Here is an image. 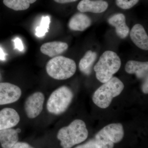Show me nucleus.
Instances as JSON below:
<instances>
[{
	"mask_svg": "<svg viewBox=\"0 0 148 148\" xmlns=\"http://www.w3.org/2000/svg\"><path fill=\"white\" fill-rule=\"evenodd\" d=\"M21 88L8 82L0 83V106L15 103L21 97Z\"/></svg>",
	"mask_w": 148,
	"mask_h": 148,
	"instance_id": "nucleus-8",
	"label": "nucleus"
},
{
	"mask_svg": "<svg viewBox=\"0 0 148 148\" xmlns=\"http://www.w3.org/2000/svg\"><path fill=\"white\" fill-rule=\"evenodd\" d=\"M123 126L121 123L108 125L95 135V137L107 145L113 147L114 144L119 143L124 137Z\"/></svg>",
	"mask_w": 148,
	"mask_h": 148,
	"instance_id": "nucleus-6",
	"label": "nucleus"
},
{
	"mask_svg": "<svg viewBox=\"0 0 148 148\" xmlns=\"http://www.w3.org/2000/svg\"><path fill=\"white\" fill-rule=\"evenodd\" d=\"M139 1V0H116V3L117 6L124 10L132 8Z\"/></svg>",
	"mask_w": 148,
	"mask_h": 148,
	"instance_id": "nucleus-20",
	"label": "nucleus"
},
{
	"mask_svg": "<svg viewBox=\"0 0 148 148\" xmlns=\"http://www.w3.org/2000/svg\"><path fill=\"white\" fill-rule=\"evenodd\" d=\"M50 23V18L49 16H43L40 26L36 29V36L40 38L44 36L49 30Z\"/></svg>",
	"mask_w": 148,
	"mask_h": 148,
	"instance_id": "nucleus-19",
	"label": "nucleus"
},
{
	"mask_svg": "<svg viewBox=\"0 0 148 148\" xmlns=\"http://www.w3.org/2000/svg\"><path fill=\"white\" fill-rule=\"evenodd\" d=\"M108 22L110 25L115 28L116 35L121 38H125L129 34V28L126 24L125 16L123 14H114L109 18Z\"/></svg>",
	"mask_w": 148,
	"mask_h": 148,
	"instance_id": "nucleus-12",
	"label": "nucleus"
},
{
	"mask_svg": "<svg viewBox=\"0 0 148 148\" xmlns=\"http://www.w3.org/2000/svg\"><path fill=\"white\" fill-rule=\"evenodd\" d=\"M130 37L132 42L139 48L148 50V36L144 27L140 24L134 25L130 32Z\"/></svg>",
	"mask_w": 148,
	"mask_h": 148,
	"instance_id": "nucleus-11",
	"label": "nucleus"
},
{
	"mask_svg": "<svg viewBox=\"0 0 148 148\" xmlns=\"http://www.w3.org/2000/svg\"><path fill=\"white\" fill-rule=\"evenodd\" d=\"M121 64L120 58L115 52L105 51L94 67L97 79L103 83L108 81L119 71Z\"/></svg>",
	"mask_w": 148,
	"mask_h": 148,
	"instance_id": "nucleus-3",
	"label": "nucleus"
},
{
	"mask_svg": "<svg viewBox=\"0 0 148 148\" xmlns=\"http://www.w3.org/2000/svg\"><path fill=\"white\" fill-rule=\"evenodd\" d=\"M5 54L1 47H0V60L4 61L5 60Z\"/></svg>",
	"mask_w": 148,
	"mask_h": 148,
	"instance_id": "nucleus-26",
	"label": "nucleus"
},
{
	"mask_svg": "<svg viewBox=\"0 0 148 148\" xmlns=\"http://www.w3.org/2000/svg\"><path fill=\"white\" fill-rule=\"evenodd\" d=\"M71 88L66 86H61L52 92L47 103L48 112L53 114H61L65 112L73 98Z\"/></svg>",
	"mask_w": 148,
	"mask_h": 148,
	"instance_id": "nucleus-5",
	"label": "nucleus"
},
{
	"mask_svg": "<svg viewBox=\"0 0 148 148\" xmlns=\"http://www.w3.org/2000/svg\"><path fill=\"white\" fill-rule=\"evenodd\" d=\"M14 44V48L20 51L24 50V47L22 41L19 38H16L13 40Z\"/></svg>",
	"mask_w": 148,
	"mask_h": 148,
	"instance_id": "nucleus-22",
	"label": "nucleus"
},
{
	"mask_svg": "<svg viewBox=\"0 0 148 148\" xmlns=\"http://www.w3.org/2000/svg\"><path fill=\"white\" fill-rule=\"evenodd\" d=\"M148 78L145 79V81L143 82L142 86V90H143V92L145 94L148 93Z\"/></svg>",
	"mask_w": 148,
	"mask_h": 148,
	"instance_id": "nucleus-24",
	"label": "nucleus"
},
{
	"mask_svg": "<svg viewBox=\"0 0 148 148\" xmlns=\"http://www.w3.org/2000/svg\"><path fill=\"white\" fill-rule=\"evenodd\" d=\"M75 148H99L94 140H90L83 145L76 147Z\"/></svg>",
	"mask_w": 148,
	"mask_h": 148,
	"instance_id": "nucleus-21",
	"label": "nucleus"
},
{
	"mask_svg": "<svg viewBox=\"0 0 148 148\" xmlns=\"http://www.w3.org/2000/svg\"><path fill=\"white\" fill-rule=\"evenodd\" d=\"M37 0H3L4 4L8 8L15 11L26 10L31 4L34 3Z\"/></svg>",
	"mask_w": 148,
	"mask_h": 148,
	"instance_id": "nucleus-18",
	"label": "nucleus"
},
{
	"mask_svg": "<svg viewBox=\"0 0 148 148\" xmlns=\"http://www.w3.org/2000/svg\"><path fill=\"white\" fill-rule=\"evenodd\" d=\"M46 70L48 75L52 78L65 80L73 75L76 71L77 66L73 59L63 56H57L47 62Z\"/></svg>",
	"mask_w": 148,
	"mask_h": 148,
	"instance_id": "nucleus-4",
	"label": "nucleus"
},
{
	"mask_svg": "<svg viewBox=\"0 0 148 148\" xmlns=\"http://www.w3.org/2000/svg\"><path fill=\"white\" fill-rule=\"evenodd\" d=\"M91 24V19L89 16L82 12H78L70 18L69 27L72 31L82 32L90 27Z\"/></svg>",
	"mask_w": 148,
	"mask_h": 148,
	"instance_id": "nucleus-14",
	"label": "nucleus"
},
{
	"mask_svg": "<svg viewBox=\"0 0 148 148\" xmlns=\"http://www.w3.org/2000/svg\"><path fill=\"white\" fill-rule=\"evenodd\" d=\"M97 58V53L96 52L88 50L79 63L80 71L86 75H90L92 71V68L93 64Z\"/></svg>",
	"mask_w": 148,
	"mask_h": 148,
	"instance_id": "nucleus-17",
	"label": "nucleus"
},
{
	"mask_svg": "<svg viewBox=\"0 0 148 148\" xmlns=\"http://www.w3.org/2000/svg\"><path fill=\"white\" fill-rule=\"evenodd\" d=\"M108 7V3L103 0H82L77 6L81 12H90L101 13Z\"/></svg>",
	"mask_w": 148,
	"mask_h": 148,
	"instance_id": "nucleus-10",
	"label": "nucleus"
},
{
	"mask_svg": "<svg viewBox=\"0 0 148 148\" xmlns=\"http://www.w3.org/2000/svg\"><path fill=\"white\" fill-rule=\"evenodd\" d=\"M69 45L66 42L53 41L43 44L40 47L42 53L50 57H54L67 50Z\"/></svg>",
	"mask_w": 148,
	"mask_h": 148,
	"instance_id": "nucleus-15",
	"label": "nucleus"
},
{
	"mask_svg": "<svg viewBox=\"0 0 148 148\" xmlns=\"http://www.w3.org/2000/svg\"><path fill=\"white\" fill-rule=\"evenodd\" d=\"M77 1H78V0H54V1H55L56 2L61 4L74 2Z\"/></svg>",
	"mask_w": 148,
	"mask_h": 148,
	"instance_id": "nucleus-25",
	"label": "nucleus"
},
{
	"mask_svg": "<svg viewBox=\"0 0 148 148\" xmlns=\"http://www.w3.org/2000/svg\"><path fill=\"white\" fill-rule=\"evenodd\" d=\"M45 96L42 92H36L28 97L25 101L24 110L29 119H34L41 113L44 103Z\"/></svg>",
	"mask_w": 148,
	"mask_h": 148,
	"instance_id": "nucleus-7",
	"label": "nucleus"
},
{
	"mask_svg": "<svg viewBox=\"0 0 148 148\" xmlns=\"http://www.w3.org/2000/svg\"><path fill=\"white\" fill-rule=\"evenodd\" d=\"M18 112L14 109L5 108L0 111V130L14 127L20 121Z\"/></svg>",
	"mask_w": 148,
	"mask_h": 148,
	"instance_id": "nucleus-9",
	"label": "nucleus"
},
{
	"mask_svg": "<svg viewBox=\"0 0 148 148\" xmlns=\"http://www.w3.org/2000/svg\"><path fill=\"white\" fill-rule=\"evenodd\" d=\"M88 131L83 121L76 119L68 126L59 130L57 137L63 148H71L82 143L88 136Z\"/></svg>",
	"mask_w": 148,
	"mask_h": 148,
	"instance_id": "nucleus-1",
	"label": "nucleus"
},
{
	"mask_svg": "<svg viewBox=\"0 0 148 148\" xmlns=\"http://www.w3.org/2000/svg\"><path fill=\"white\" fill-rule=\"evenodd\" d=\"M125 69L127 73L135 74L140 79H145L148 78V62L130 60L125 64Z\"/></svg>",
	"mask_w": 148,
	"mask_h": 148,
	"instance_id": "nucleus-13",
	"label": "nucleus"
},
{
	"mask_svg": "<svg viewBox=\"0 0 148 148\" xmlns=\"http://www.w3.org/2000/svg\"><path fill=\"white\" fill-rule=\"evenodd\" d=\"M124 88L123 83L118 78L112 77L94 92L92 101L99 108H107L110 105L113 99L121 93Z\"/></svg>",
	"mask_w": 148,
	"mask_h": 148,
	"instance_id": "nucleus-2",
	"label": "nucleus"
},
{
	"mask_svg": "<svg viewBox=\"0 0 148 148\" xmlns=\"http://www.w3.org/2000/svg\"><path fill=\"white\" fill-rule=\"evenodd\" d=\"M11 148H34L28 143L23 142H17Z\"/></svg>",
	"mask_w": 148,
	"mask_h": 148,
	"instance_id": "nucleus-23",
	"label": "nucleus"
},
{
	"mask_svg": "<svg viewBox=\"0 0 148 148\" xmlns=\"http://www.w3.org/2000/svg\"><path fill=\"white\" fill-rule=\"evenodd\" d=\"M19 128H12L0 130V143L3 148H11L18 142Z\"/></svg>",
	"mask_w": 148,
	"mask_h": 148,
	"instance_id": "nucleus-16",
	"label": "nucleus"
}]
</instances>
